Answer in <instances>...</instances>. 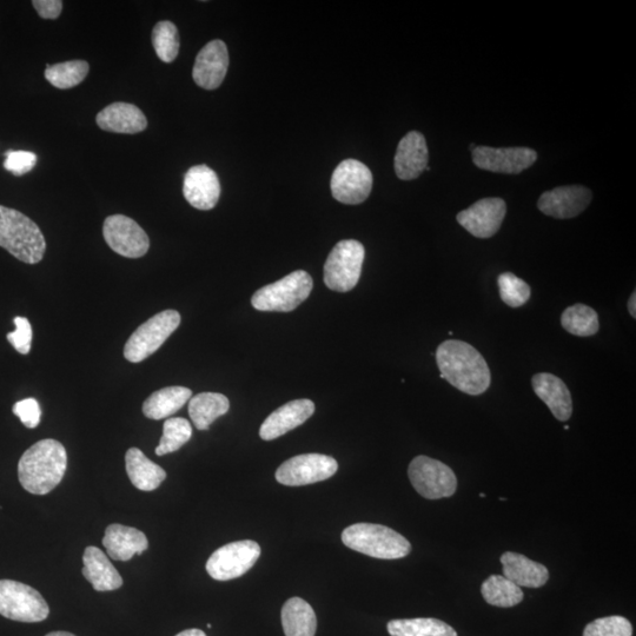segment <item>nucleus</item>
<instances>
[{
	"label": "nucleus",
	"instance_id": "40",
	"mask_svg": "<svg viewBox=\"0 0 636 636\" xmlns=\"http://www.w3.org/2000/svg\"><path fill=\"white\" fill-rule=\"evenodd\" d=\"M13 414L21 419L26 428L35 429L41 423L42 409L35 399H25L13 406Z\"/></svg>",
	"mask_w": 636,
	"mask_h": 636
},
{
	"label": "nucleus",
	"instance_id": "36",
	"mask_svg": "<svg viewBox=\"0 0 636 636\" xmlns=\"http://www.w3.org/2000/svg\"><path fill=\"white\" fill-rule=\"evenodd\" d=\"M498 283L501 300L510 308H519L528 302L530 287L518 276L512 273H503L499 276Z\"/></svg>",
	"mask_w": 636,
	"mask_h": 636
},
{
	"label": "nucleus",
	"instance_id": "8",
	"mask_svg": "<svg viewBox=\"0 0 636 636\" xmlns=\"http://www.w3.org/2000/svg\"><path fill=\"white\" fill-rule=\"evenodd\" d=\"M50 608L41 593L25 583L0 580V615L19 622H41L48 619Z\"/></svg>",
	"mask_w": 636,
	"mask_h": 636
},
{
	"label": "nucleus",
	"instance_id": "28",
	"mask_svg": "<svg viewBox=\"0 0 636 636\" xmlns=\"http://www.w3.org/2000/svg\"><path fill=\"white\" fill-rule=\"evenodd\" d=\"M286 636H315L317 619L313 607L301 598H291L282 608Z\"/></svg>",
	"mask_w": 636,
	"mask_h": 636
},
{
	"label": "nucleus",
	"instance_id": "26",
	"mask_svg": "<svg viewBox=\"0 0 636 636\" xmlns=\"http://www.w3.org/2000/svg\"><path fill=\"white\" fill-rule=\"evenodd\" d=\"M125 467L132 485L142 492H152L167 479L165 470L149 460L138 448H130L125 454Z\"/></svg>",
	"mask_w": 636,
	"mask_h": 636
},
{
	"label": "nucleus",
	"instance_id": "37",
	"mask_svg": "<svg viewBox=\"0 0 636 636\" xmlns=\"http://www.w3.org/2000/svg\"><path fill=\"white\" fill-rule=\"evenodd\" d=\"M583 636H633V627L624 616H607L588 624Z\"/></svg>",
	"mask_w": 636,
	"mask_h": 636
},
{
	"label": "nucleus",
	"instance_id": "1",
	"mask_svg": "<svg viewBox=\"0 0 636 636\" xmlns=\"http://www.w3.org/2000/svg\"><path fill=\"white\" fill-rule=\"evenodd\" d=\"M436 362L441 379L460 392L472 396L487 392L492 375L485 357L470 344L457 340L443 342L436 350Z\"/></svg>",
	"mask_w": 636,
	"mask_h": 636
},
{
	"label": "nucleus",
	"instance_id": "34",
	"mask_svg": "<svg viewBox=\"0 0 636 636\" xmlns=\"http://www.w3.org/2000/svg\"><path fill=\"white\" fill-rule=\"evenodd\" d=\"M192 436V427L188 420L174 417L163 424V435L156 448V455L163 456L175 453L187 445Z\"/></svg>",
	"mask_w": 636,
	"mask_h": 636
},
{
	"label": "nucleus",
	"instance_id": "38",
	"mask_svg": "<svg viewBox=\"0 0 636 636\" xmlns=\"http://www.w3.org/2000/svg\"><path fill=\"white\" fill-rule=\"evenodd\" d=\"M5 157L4 168L15 176L28 174L37 163V156L30 151L10 150Z\"/></svg>",
	"mask_w": 636,
	"mask_h": 636
},
{
	"label": "nucleus",
	"instance_id": "11",
	"mask_svg": "<svg viewBox=\"0 0 636 636\" xmlns=\"http://www.w3.org/2000/svg\"><path fill=\"white\" fill-rule=\"evenodd\" d=\"M339 470L334 457L323 454H303L291 457L276 472V480L283 486L301 487L330 479Z\"/></svg>",
	"mask_w": 636,
	"mask_h": 636
},
{
	"label": "nucleus",
	"instance_id": "5",
	"mask_svg": "<svg viewBox=\"0 0 636 636\" xmlns=\"http://www.w3.org/2000/svg\"><path fill=\"white\" fill-rule=\"evenodd\" d=\"M313 287V278L307 271L296 270L282 280L257 290L251 304L260 311L289 313L307 300Z\"/></svg>",
	"mask_w": 636,
	"mask_h": 636
},
{
	"label": "nucleus",
	"instance_id": "30",
	"mask_svg": "<svg viewBox=\"0 0 636 636\" xmlns=\"http://www.w3.org/2000/svg\"><path fill=\"white\" fill-rule=\"evenodd\" d=\"M481 593L487 604L495 607L510 608L523 600L521 588L503 575L489 576L482 583Z\"/></svg>",
	"mask_w": 636,
	"mask_h": 636
},
{
	"label": "nucleus",
	"instance_id": "12",
	"mask_svg": "<svg viewBox=\"0 0 636 636\" xmlns=\"http://www.w3.org/2000/svg\"><path fill=\"white\" fill-rule=\"evenodd\" d=\"M373 174L367 165L356 159H346L331 176L330 188L336 201L356 205L367 200L373 189Z\"/></svg>",
	"mask_w": 636,
	"mask_h": 636
},
{
	"label": "nucleus",
	"instance_id": "2",
	"mask_svg": "<svg viewBox=\"0 0 636 636\" xmlns=\"http://www.w3.org/2000/svg\"><path fill=\"white\" fill-rule=\"evenodd\" d=\"M66 467L68 454L62 443L42 440L26 450L19 460V482L26 492L46 495L62 482Z\"/></svg>",
	"mask_w": 636,
	"mask_h": 636
},
{
	"label": "nucleus",
	"instance_id": "15",
	"mask_svg": "<svg viewBox=\"0 0 636 636\" xmlns=\"http://www.w3.org/2000/svg\"><path fill=\"white\" fill-rule=\"evenodd\" d=\"M506 212V202L501 198H485L459 212L457 222L477 238H490L500 230Z\"/></svg>",
	"mask_w": 636,
	"mask_h": 636
},
{
	"label": "nucleus",
	"instance_id": "32",
	"mask_svg": "<svg viewBox=\"0 0 636 636\" xmlns=\"http://www.w3.org/2000/svg\"><path fill=\"white\" fill-rule=\"evenodd\" d=\"M561 324L569 334L579 337L593 336L600 328L598 313L585 304H575L563 311Z\"/></svg>",
	"mask_w": 636,
	"mask_h": 636
},
{
	"label": "nucleus",
	"instance_id": "22",
	"mask_svg": "<svg viewBox=\"0 0 636 636\" xmlns=\"http://www.w3.org/2000/svg\"><path fill=\"white\" fill-rule=\"evenodd\" d=\"M103 546L115 561H129L149 548L147 536L141 530L123 525H110L105 530Z\"/></svg>",
	"mask_w": 636,
	"mask_h": 636
},
{
	"label": "nucleus",
	"instance_id": "31",
	"mask_svg": "<svg viewBox=\"0 0 636 636\" xmlns=\"http://www.w3.org/2000/svg\"><path fill=\"white\" fill-rule=\"evenodd\" d=\"M387 628L392 636H457L453 627L437 619L393 620Z\"/></svg>",
	"mask_w": 636,
	"mask_h": 636
},
{
	"label": "nucleus",
	"instance_id": "19",
	"mask_svg": "<svg viewBox=\"0 0 636 636\" xmlns=\"http://www.w3.org/2000/svg\"><path fill=\"white\" fill-rule=\"evenodd\" d=\"M315 413V404L310 400H295L284 404L271 413L260 429L261 439L273 441L291 432L310 419Z\"/></svg>",
	"mask_w": 636,
	"mask_h": 636
},
{
	"label": "nucleus",
	"instance_id": "35",
	"mask_svg": "<svg viewBox=\"0 0 636 636\" xmlns=\"http://www.w3.org/2000/svg\"><path fill=\"white\" fill-rule=\"evenodd\" d=\"M152 45L164 63L174 62L180 52V35L174 23L164 21L152 30Z\"/></svg>",
	"mask_w": 636,
	"mask_h": 636
},
{
	"label": "nucleus",
	"instance_id": "41",
	"mask_svg": "<svg viewBox=\"0 0 636 636\" xmlns=\"http://www.w3.org/2000/svg\"><path fill=\"white\" fill-rule=\"evenodd\" d=\"M32 5L43 19H57L63 10L61 0H33Z\"/></svg>",
	"mask_w": 636,
	"mask_h": 636
},
{
	"label": "nucleus",
	"instance_id": "14",
	"mask_svg": "<svg viewBox=\"0 0 636 636\" xmlns=\"http://www.w3.org/2000/svg\"><path fill=\"white\" fill-rule=\"evenodd\" d=\"M538 154L529 148L476 147L473 161L477 168L498 172V174H520L536 162Z\"/></svg>",
	"mask_w": 636,
	"mask_h": 636
},
{
	"label": "nucleus",
	"instance_id": "43",
	"mask_svg": "<svg viewBox=\"0 0 636 636\" xmlns=\"http://www.w3.org/2000/svg\"><path fill=\"white\" fill-rule=\"evenodd\" d=\"M176 636H207L201 629H187Z\"/></svg>",
	"mask_w": 636,
	"mask_h": 636
},
{
	"label": "nucleus",
	"instance_id": "44",
	"mask_svg": "<svg viewBox=\"0 0 636 636\" xmlns=\"http://www.w3.org/2000/svg\"><path fill=\"white\" fill-rule=\"evenodd\" d=\"M45 636H76V635L68 633V632H52Z\"/></svg>",
	"mask_w": 636,
	"mask_h": 636
},
{
	"label": "nucleus",
	"instance_id": "24",
	"mask_svg": "<svg viewBox=\"0 0 636 636\" xmlns=\"http://www.w3.org/2000/svg\"><path fill=\"white\" fill-rule=\"evenodd\" d=\"M83 575L97 592H112L123 586L121 574L101 549L90 546L83 555Z\"/></svg>",
	"mask_w": 636,
	"mask_h": 636
},
{
	"label": "nucleus",
	"instance_id": "42",
	"mask_svg": "<svg viewBox=\"0 0 636 636\" xmlns=\"http://www.w3.org/2000/svg\"><path fill=\"white\" fill-rule=\"evenodd\" d=\"M635 303H636V293L634 291V293L632 294L631 298H629V301H628V311H629V314H631L633 318H636V306H635Z\"/></svg>",
	"mask_w": 636,
	"mask_h": 636
},
{
	"label": "nucleus",
	"instance_id": "21",
	"mask_svg": "<svg viewBox=\"0 0 636 636\" xmlns=\"http://www.w3.org/2000/svg\"><path fill=\"white\" fill-rule=\"evenodd\" d=\"M99 128L115 134L134 135L148 128V119L136 105L117 102L106 106L97 115Z\"/></svg>",
	"mask_w": 636,
	"mask_h": 636
},
{
	"label": "nucleus",
	"instance_id": "20",
	"mask_svg": "<svg viewBox=\"0 0 636 636\" xmlns=\"http://www.w3.org/2000/svg\"><path fill=\"white\" fill-rule=\"evenodd\" d=\"M426 138L420 132L412 131L401 139L395 155V172L403 181H412L422 175L428 167Z\"/></svg>",
	"mask_w": 636,
	"mask_h": 636
},
{
	"label": "nucleus",
	"instance_id": "25",
	"mask_svg": "<svg viewBox=\"0 0 636 636\" xmlns=\"http://www.w3.org/2000/svg\"><path fill=\"white\" fill-rule=\"evenodd\" d=\"M503 576L519 587L540 588L549 579L547 567L527 558V556L507 552L501 556Z\"/></svg>",
	"mask_w": 636,
	"mask_h": 636
},
{
	"label": "nucleus",
	"instance_id": "17",
	"mask_svg": "<svg viewBox=\"0 0 636 636\" xmlns=\"http://www.w3.org/2000/svg\"><path fill=\"white\" fill-rule=\"evenodd\" d=\"M229 68V52L222 41H212L198 53L192 78L205 90L220 88L227 76Z\"/></svg>",
	"mask_w": 636,
	"mask_h": 636
},
{
	"label": "nucleus",
	"instance_id": "23",
	"mask_svg": "<svg viewBox=\"0 0 636 636\" xmlns=\"http://www.w3.org/2000/svg\"><path fill=\"white\" fill-rule=\"evenodd\" d=\"M536 395L547 404L559 421H568L573 414V400L566 383L548 373L536 374L532 379Z\"/></svg>",
	"mask_w": 636,
	"mask_h": 636
},
{
	"label": "nucleus",
	"instance_id": "3",
	"mask_svg": "<svg viewBox=\"0 0 636 636\" xmlns=\"http://www.w3.org/2000/svg\"><path fill=\"white\" fill-rule=\"evenodd\" d=\"M0 247L18 261L37 264L43 260L46 242L42 230L31 218L0 205Z\"/></svg>",
	"mask_w": 636,
	"mask_h": 636
},
{
	"label": "nucleus",
	"instance_id": "33",
	"mask_svg": "<svg viewBox=\"0 0 636 636\" xmlns=\"http://www.w3.org/2000/svg\"><path fill=\"white\" fill-rule=\"evenodd\" d=\"M90 66L85 61H69L46 65L45 78L57 89L68 90L81 84L88 76Z\"/></svg>",
	"mask_w": 636,
	"mask_h": 636
},
{
	"label": "nucleus",
	"instance_id": "16",
	"mask_svg": "<svg viewBox=\"0 0 636 636\" xmlns=\"http://www.w3.org/2000/svg\"><path fill=\"white\" fill-rule=\"evenodd\" d=\"M592 191L580 187V185H569L560 187L552 191H547L540 197L538 208L543 214L567 220L579 216L592 202Z\"/></svg>",
	"mask_w": 636,
	"mask_h": 636
},
{
	"label": "nucleus",
	"instance_id": "4",
	"mask_svg": "<svg viewBox=\"0 0 636 636\" xmlns=\"http://www.w3.org/2000/svg\"><path fill=\"white\" fill-rule=\"evenodd\" d=\"M342 542L370 558L396 560L406 558L412 545L394 529L375 523H356L343 530Z\"/></svg>",
	"mask_w": 636,
	"mask_h": 636
},
{
	"label": "nucleus",
	"instance_id": "9",
	"mask_svg": "<svg viewBox=\"0 0 636 636\" xmlns=\"http://www.w3.org/2000/svg\"><path fill=\"white\" fill-rule=\"evenodd\" d=\"M408 475L416 492L428 500L450 498L456 492L453 469L428 456H417L410 462Z\"/></svg>",
	"mask_w": 636,
	"mask_h": 636
},
{
	"label": "nucleus",
	"instance_id": "6",
	"mask_svg": "<svg viewBox=\"0 0 636 636\" xmlns=\"http://www.w3.org/2000/svg\"><path fill=\"white\" fill-rule=\"evenodd\" d=\"M364 256L366 250L359 241L337 243L324 264L326 286L337 293L353 290L360 281Z\"/></svg>",
	"mask_w": 636,
	"mask_h": 636
},
{
	"label": "nucleus",
	"instance_id": "7",
	"mask_svg": "<svg viewBox=\"0 0 636 636\" xmlns=\"http://www.w3.org/2000/svg\"><path fill=\"white\" fill-rule=\"evenodd\" d=\"M181 324L176 310H164L139 326L124 347V357L131 363L147 360L163 346Z\"/></svg>",
	"mask_w": 636,
	"mask_h": 636
},
{
	"label": "nucleus",
	"instance_id": "10",
	"mask_svg": "<svg viewBox=\"0 0 636 636\" xmlns=\"http://www.w3.org/2000/svg\"><path fill=\"white\" fill-rule=\"evenodd\" d=\"M260 556L261 547L253 540L231 542L212 553L207 562V572L217 581L241 578L255 566Z\"/></svg>",
	"mask_w": 636,
	"mask_h": 636
},
{
	"label": "nucleus",
	"instance_id": "39",
	"mask_svg": "<svg viewBox=\"0 0 636 636\" xmlns=\"http://www.w3.org/2000/svg\"><path fill=\"white\" fill-rule=\"evenodd\" d=\"M16 330L9 333L8 341L12 344L19 354L26 355L30 353L32 344V327L25 317L15 318Z\"/></svg>",
	"mask_w": 636,
	"mask_h": 636
},
{
	"label": "nucleus",
	"instance_id": "18",
	"mask_svg": "<svg viewBox=\"0 0 636 636\" xmlns=\"http://www.w3.org/2000/svg\"><path fill=\"white\" fill-rule=\"evenodd\" d=\"M185 200L198 210L214 209L220 200L221 183L216 172L208 165H196L184 176Z\"/></svg>",
	"mask_w": 636,
	"mask_h": 636
},
{
	"label": "nucleus",
	"instance_id": "29",
	"mask_svg": "<svg viewBox=\"0 0 636 636\" xmlns=\"http://www.w3.org/2000/svg\"><path fill=\"white\" fill-rule=\"evenodd\" d=\"M229 409L228 397L217 393H201L192 397L189 402V415L198 430H208Z\"/></svg>",
	"mask_w": 636,
	"mask_h": 636
},
{
	"label": "nucleus",
	"instance_id": "27",
	"mask_svg": "<svg viewBox=\"0 0 636 636\" xmlns=\"http://www.w3.org/2000/svg\"><path fill=\"white\" fill-rule=\"evenodd\" d=\"M192 392L185 387H167L151 394L143 404V414L150 420H163L174 415L190 401Z\"/></svg>",
	"mask_w": 636,
	"mask_h": 636
},
{
	"label": "nucleus",
	"instance_id": "13",
	"mask_svg": "<svg viewBox=\"0 0 636 636\" xmlns=\"http://www.w3.org/2000/svg\"><path fill=\"white\" fill-rule=\"evenodd\" d=\"M103 235L106 244L116 254L124 257H143L150 248L147 233L141 225L128 216L112 215L106 218L103 225Z\"/></svg>",
	"mask_w": 636,
	"mask_h": 636
}]
</instances>
